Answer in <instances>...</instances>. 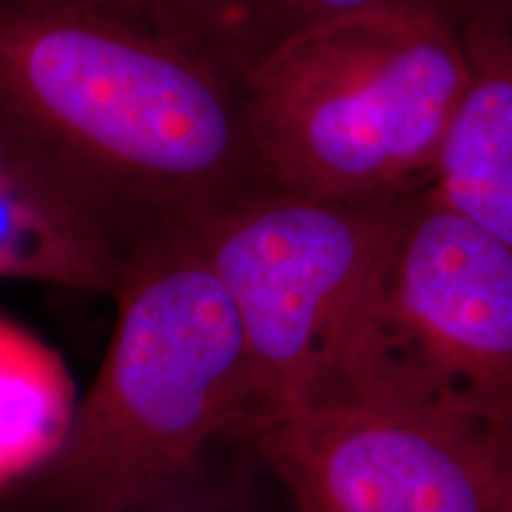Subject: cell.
Masks as SVG:
<instances>
[{
  "label": "cell",
  "mask_w": 512,
  "mask_h": 512,
  "mask_svg": "<svg viewBox=\"0 0 512 512\" xmlns=\"http://www.w3.org/2000/svg\"><path fill=\"white\" fill-rule=\"evenodd\" d=\"M501 10H503L505 19H508V22H510V27H512V0H503Z\"/></svg>",
  "instance_id": "cell-12"
},
{
  "label": "cell",
  "mask_w": 512,
  "mask_h": 512,
  "mask_svg": "<svg viewBox=\"0 0 512 512\" xmlns=\"http://www.w3.org/2000/svg\"><path fill=\"white\" fill-rule=\"evenodd\" d=\"M76 403L60 354L0 318V489L53 456L67 437Z\"/></svg>",
  "instance_id": "cell-9"
},
{
  "label": "cell",
  "mask_w": 512,
  "mask_h": 512,
  "mask_svg": "<svg viewBox=\"0 0 512 512\" xmlns=\"http://www.w3.org/2000/svg\"><path fill=\"white\" fill-rule=\"evenodd\" d=\"M463 24L377 12L297 38L247 74L259 195L394 202L427 190L463 98Z\"/></svg>",
  "instance_id": "cell-3"
},
{
  "label": "cell",
  "mask_w": 512,
  "mask_h": 512,
  "mask_svg": "<svg viewBox=\"0 0 512 512\" xmlns=\"http://www.w3.org/2000/svg\"><path fill=\"white\" fill-rule=\"evenodd\" d=\"M121 273L91 216L0 121V280L112 297Z\"/></svg>",
  "instance_id": "cell-8"
},
{
  "label": "cell",
  "mask_w": 512,
  "mask_h": 512,
  "mask_svg": "<svg viewBox=\"0 0 512 512\" xmlns=\"http://www.w3.org/2000/svg\"><path fill=\"white\" fill-rule=\"evenodd\" d=\"M105 361L60 448L0 489V512H98L147 494L254 420L242 330L185 233L126 261Z\"/></svg>",
  "instance_id": "cell-2"
},
{
  "label": "cell",
  "mask_w": 512,
  "mask_h": 512,
  "mask_svg": "<svg viewBox=\"0 0 512 512\" xmlns=\"http://www.w3.org/2000/svg\"><path fill=\"white\" fill-rule=\"evenodd\" d=\"M204 15L242 76L297 38L377 12H425L465 24L503 0H200Z\"/></svg>",
  "instance_id": "cell-10"
},
{
  "label": "cell",
  "mask_w": 512,
  "mask_h": 512,
  "mask_svg": "<svg viewBox=\"0 0 512 512\" xmlns=\"http://www.w3.org/2000/svg\"><path fill=\"white\" fill-rule=\"evenodd\" d=\"M294 512H496L508 432L394 403H320L238 434Z\"/></svg>",
  "instance_id": "cell-6"
},
{
  "label": "cell",
  "mask_w": 512,
  "mask_h": 512,
  "mask_svg": "<svg viewBox=\"0 0 512 512\" xmlns=\"http://www.w3.org/2000/svg\"><path fill=\"white\" fill-rule=\"evenodd\" d=\"M463 38L470 76L427 190L512 252V27L489 10L467 19Z\"/></svg>",
  "instance_id": "cell-7"
},
{
  "label": "cell",
  "mask_w": 512,
  "mask_h": 512,
  "mask_svg": "<svg viewBox=\"0 0 512 512\" xmlns=\"http://www.w3.org/2000/svg\"><path fill=\"white\" fill-rule=\"evenodd\" d=\"M320 403L512 427V252L430 190L403 202L373 297Z\"/></svg>",
  "instance_id": "cell-4"
},
{
  "label": "cell",
  "mask_w": 512,
  "mask_h": 512,
  "mask_svg": "<svg viewBox=\"0 0 512 512\" xmlns=\"http://www.w3.org/2000/svg\"><path fill=\"white\" fill-rule=\"evenodd\" d=\"M0 121L124 266L259 195L247 79L200 0H0Z\"/></svg>",
  "instance_id": "cell-1"
},
{
  "label": "cell",
  "mask_w": 512,
  "mask_h": 512,
  "mask_svg": "<svg viewBox=\"0 0 512 512\" xmlns=\"http://www.w3.org/2000/svg\"><path fill=\"white\" fill-rule=\"evenodd\" d=\"M406 200L254 195L192 233L238 316L254 420L323 396Z\"/></svg>",
  "instance_id": "cell-5"
},
{
  "label": "cell",
  "mask_w": 512,
  "mask_h": 512,
  "mask_svg": "<svg viewBox=\"0 0 512 512\" xmlns=\"http://www.w3.org/2000/svg\"><path fill=\"white\" fill-rule=\"evenodd\" d=\"M496 512H512V427L508 430V463H505L503 496Z\"/></svg>",
  "instance_id": "cell-11"
}]
</instances>
